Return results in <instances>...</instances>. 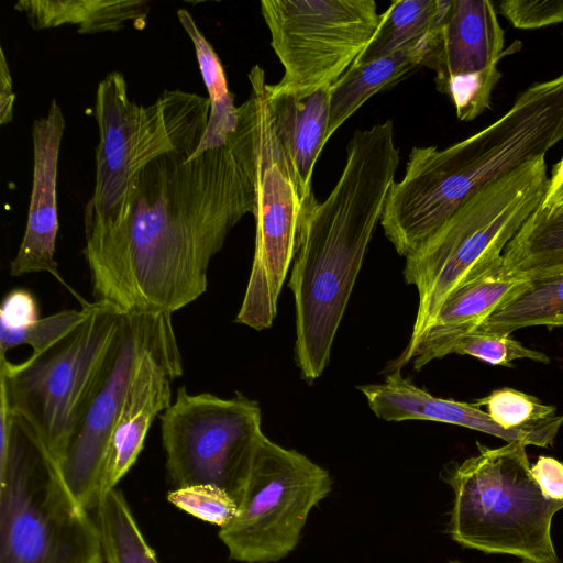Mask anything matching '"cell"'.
<instances>
[{
	"label": "cell",
	"instance_id": "1",
	"mask_svg": "<svg viewBox=\"0 0 563 563\" xmlns=\"http://www.w3.org/2000/svg\"><path fill=\"white\" fill-rule=\"evenodd\" d=\"M191 155L152 161L121 221L85 234L95 301L123 314H172L206 292L209 264L253 213L254 196L229 143Z\"/></svg>",
	"mask_w": 563,
	"mask_h": 563
},
{
	"label": "cell",
	"instance_id": "2",
	"mask_svg": "<svg viewBox=\"0 0 563 563\" xmlns=\"http://www.w3.org/2000/svg\"><path fill=\"white\" fill-rule=\"evenodd\" d=\"M400 161L393 120L356 130L327 198L303 214L289 279L295 298V358L313 382L331 349L363 260L380 222Z\"/></svg>",
	"mask_w": 563,
	"mask_h": 563
},
{
	"label": "cell",
	"instance_id": "3",
	"mask_svg": "<svg viewBox=\"0 0 563 563\" xmlns=\"http://www.w3.org/2000/svg\"><path fill=\"white\" fill-rule=\"evenodd\" d=\"M563 141V74L531 85L499 119L445 148L412 147L380 224L397 253L424 243L466 200Z\"/></svg>",
	"mask_w": 563,
	"mask_h": 563
},
{
	"label": "cell",
	"instance_id": "4",
	"mask_svg": "<svg viewBox=\"0 0 563 563\" xmlns=\"http://www.w3.org/2000/svg\"><path fill=\"white\" fill-rule=\"evenodd\" d=\"M549 185L545 157L527 163L466 200L406 256L404 277L419 302L409 342L389 366L400 372L448 296L463 282L503 262V252L541 203Z\"/></svg>",
	"mask_w": 563,
	"mask_h": 563
},
{
	"label": "cell",
	"instance_id": "5",
	"mask_svg": "<svg viewBox=\"0 0 563 563\" xmlns=\"http://www.w3.org/2000/svg\"><path fill=\"white\" fill-rule=\"evenodd\" d=\"M0 563H104L96 520L32 427L2 404Z\"/></svg>",
	"mask_w": 563,
	"mask_h": 563
},
{
	"label": "cell",
	"instance_id": "6",
	"mask_svg": "<svg viewBox=\"0 0 563 563\" xmlns=\"http://www.w3.org/2000/svg\"><path fill=\"white\" fill-rule=\"evenodd\" d=\"M249 98L238 107V124L227 140L249 176L254 196L255 247L246 290L235 322L261 331L271 328L294 261L307 207L276 134L265 73L254 65Z\"/></svg>",
	"mask_w": 563,
	"mask_h": 563
},
{
	"label": "cell",
	"instance_id": "7",
	"mask_svg": "<svg viewBox=\"0 0 563 563\" xmlns=\"http://www.w3.org/2000/svg\"><path fill=\"white\" fill-rule=\"evenodd\" d=\"M208 97L164 90L148 106L129 97L124 75L110 71L96 92L99 142L92 195L85 207V234L123 218L141 172L169 153H195L208 125Z\"/></svg>",
	"mask_w": 563,
	"mask_h": 563
},
{
	"label": "cell",
	"instance_id": "8",
	"mask_svg": "<svg viewBox=\"0 0 563 563\" xmlns=\"http://www.w3.org/2000/svg\"><path fill=\"white\" fill-rule=\"evenodd\" d=\"M478 453L446 474L453 492L448 525L460 545L540 563H561L552 539V520L563 509L532 471L527 445L498 448L477 443Z\"/></svg>",
	"mask_w": 563,
	"mask_h": 563
},
{
	"label": "cell",
	"instance_id": "9",
	"mask_svg": "<svg viewBox=\"0 0 563 563\" xmlns=\"http://www.w3.org/2000/svg\"><path fill=\"white\" fill-rule=\"evenodd\" d=\"M123 313L95 301L87 318L41 353L13 364L0 355V404L35 431L57 463L63 461Z\"/></svg>",
	"mask_w": 563,
	"mask_h": 563
},
{
	"label": "cell",
	"instance_id": "10",
	"mask_svg": "<svg viewBox=\"0 0 563 563\" xmlns=\"http://www.w3.org/2000/svg\"><path fill=\"white\" fill-rule=\"evenodd\" d=\"M331 489L325 468L264 434L238 497V515L219 530L229 556L242 563L285 559L298 545L310 512Z\"/></svg>",
	"mask_w": 563,
	"mask_h": 563
},
{
	"label": "cell",
	"instance_id": "11",
	"mask_svg": "<svg viewBox=\"0 0 563 563\" xmlns=\"http://www.w3.org/2000/svg\"><path fill=\"white\" fill-rule=\"evenodd\" d=\"M271 45L284 67L271 98H305L331 87L365 49L380 22L374 0H263Z\"/></svg>",
	"mask_w": 563,
	"mask_h": 563
},
{
	"label": "cell",
	"instance_id": "12",
	"mask_svg": "<svg viewBox=\"0 0 563 563\" xmlns=\"http://www.w3.org/2000/svg\"><path fill=\"white\" fill-rule=\"evenodd\" d=\"M260 405L236 393L191 395L185 386L161 417L166 471L174 488L213 484L238 497L262 431Z\"/></svg>",
	"mask_w": 563,
	"mask_h": 563
},
{
	"label": "cell",
	"instance_id": "13",
	"mask_svg": "<svg viewBox=\"0 0 563 563\" xmlns=\"http://www.w3.org/2000/svg\"><path fill=\"white\" fill-rule=\"evenodd\" d=\"M174 336L172 314L122 316L115 340L58 465L73 496L88 511L96 509L101 498L111 432L135 372L150 351Z\"/></svg>",
	"mask_w": 563,
	"mask_h": 563
},
{
	"label": "cell",
	"instance_id": "14",
	"mask_svg": "<svg viewBox=\"0 0 563 563\" xmlns=\"http://www.w3.org/2000/svg\"><path fill=\"white\" fill-rule=\"evenodd\" d=\"M65 118L55 99L47 113L32 124L33 173L24 234L10 263V274L21 276L46 272L64 284L82 303L85 301L64 282L55 261L58 232L57 169Z\"/></svg>",
	"mask_w": 563,
	"mask_h": 563
},
{
	"label": "cell",
	"instance_id": "15",
	"mask_svg": "<svg viewBox=\"0 0 563 563\" xmlns=\"http://www.w3.org/2000/svg\"><path fill=\"white\" fill-rule=\"evenodd\" d=\"M181 374L183 362L176 336L143 357L111 432L102 495L117 488L134 465L152 422L172 404V382Z\"/></svg>",
	"mask_w": 563,
	"mask_h": 563
},
{
	"label": "cell",
	"instance_id": "16",
	"mask_svg": "<svg viewBox=\"0 0 563 563\" xmlns=\"http://www.w3.org/2000/svg\"><path fill=\"white\" fill-rule=\"evenodd\" d=\"M503 53L504 30L493 2L448 0L420 66L435 73V87L441 91L450 81L498 68Z\"/></svg>",
	"mask_w": 563,
	"mask_h": 563
},
{
	"label": "cell",
	"instance_id": "17",
	"mask_svg": "<svg viewBox=\"0 0 563 563\" xmlns=\"http://www.w3.org/2000/svg\"><path fill=\"white\" fill-rule=\"evenodd\" d=\"M528 279L496 266L463 282L444 300L433 322L421 336L411 361L420 371L433 360L453 354L456 345L507 300L518 295Z\"/></svg>",
	"mask_w": 563,
	"mask_h": 563
},
{
	"label": "cell",
	"instance_id": "18",
	"mask_svg": "<svg viewBox=\"0 0 563 563\" xmlns=\"http://www.w3.org/2000/svg\"><path fill=\"white\" fill-rule=\"evenodd\" d=\"M357 388L371 410L385 421H435L484 432L506 443H522L519 435L501 428L475 402L435 397L404 378L400 372L389 373L384 383Z\"/></svg>",
	"mask_w": 563,
	"mask_h": 563
},
{
	"label": "cell",
	"instance_id": "19",
	"mask_svg": "<svg viewBox=\"0 0 563 563\" xmlns=\"http://www.w3.org/2000/svg\"><path fill=\"white\" fill-rule=\"evenodd\" d=\"M330 88L301 99L287 96L271 98L268 95L276 134L306 201L314 197L313 169L327 143Z\"/></svg>",
	"mask_w": 563,
	"mask_h": 563
},
{
	"label": "cell",
	"instance_id": "20",
	"mask_svg": "<svg viewBox=\"0 0 563 563\" xmlns=\"http://www.w3.org/2000/svg\"><path fill=\"white\" fill-rule=\"evenodd\" d=\"M14 9L33 30L69 24L81 35L117 32L130 21L143 27L151 10L147 0H21Z\"/></svg>",
	"mask_w": 563,
	"mask_h": 563
},
{
	"label": "cell",
	"instance_id": "21",
	"mask_svg": "<svg viewBox=\"0 0 563 563\" xmlns=\"http://www.w3.org/2000/svg\"><path fill=\"white\" fill-rule=\"evenodd\" d=\"M422 57L420 51H401L352 65L330 88L327 142L372 96L420 67Z\"/></svg>",
	"mask_w": 563,
	"mask_h": 563
},
{
	"label": "cell",
	"instance_id": "22",
	"mask_svg": "<svg viewBox=\"0 0 563 563\" xmlns=\"http://www.w3.org/2000/svg\"><path fill=\"white\" fill-rule=\"evenodd\" d=\"M504 266L525 279L563 268V206L541 203L527 218L503 252Z\"/></svg>",
	"mask_w": 563,
	"mask_h": 563
},
{
	"label": "cell",
	"instance_id": "23",
	"mask_svg": "<svg viewBox=\"0 0 563 563\" xmlns=\"http://www.w3.org/2000/svg\"><path fill=\"white\" fill-rule=\"evenodd\" d=\"M448 0H397L380 13V22L365 49L352 65H360L401 51L424 53Z\"/></svg>",
	"mask_w": 563,
	"mask_h": 563
},
{
	"label": "cell",
	"instance_id": "24",
	"mask_svg": "<svg viewBox=\"0 0 563 563\" xmlns=\"http://www.w3.org/2000/svg\"><path fill=\"white\" fill-rule=\"evenodd\" d=\"M179 23L188 34L198 62L200 74L208 91L210 112L206 133L191 156L224 146L238 124V107L229 90L228 80L221 60L197 26L192 15L186 9L176 12Z\"/></svg>",
	"mask_w": 563,
	"mask_h": 563
},
{
	"label": "cell",
	"instance_id": "25",
	"mask_svg": "<svg viewBox=\"0 0 563 563\" xmlns=\"http://www.w3.org/2000/svg\"><path fill=\"white\" fill-rule=\"evenodd\" d=\"M563 327V268L529 279L526 287L501 305L478 330L510 335L529 327Z\"/></svg>",
	"mask_w": 563,
	"mask_h": 563
},
{
	"label": "cell",
	"instance_id": "26",
	"mask_svg": "<svg viewBox=\"0 0 563 563\" xmlns=\"http://www.w3.org/2000/svg\"><path fill=\"white\" fill-rule=\"evenodd\" d=\"M474 402L485 407L497 424L519 435L527 446H552L563 426V415L556 413L554 406L514 388L493 390Z\"/></svg>",
	"mask_w": 563,
	"mask_h": 563
},
{
	"label": "cell",
	"instance_id": "27",
	"mask_svg": "<svg viewBox=\"0 0 563 563\" xmlns=\"http://www.w3.org/2000/svg\"><path fill=\"white\" fill-rule=\"evenodd\" d=\"M95 510L104 563H159L118 488L102 495Z\"/></svg>",
	"mask_w": 563,
	"mask_h": 563
},
{
	"label": "cell",
	"instance_id": "28",
	"mask_svg": "<svg viewBox=\"0 0 563 563\" xmlns=\"http://www.w3.org/2000/svg\"><path fill=\"white\" fill-rule=\"evenodd\" d=\"M167 500L176 508L219 528L228 526L238 515L235 498L213 484H197L173 488Z\"/></svg>",
	"mask_w": 563,
	"mask_h": 563
},
{
	"label": "cell",
	"instance_id": "29",
	"mask_svg": "<svg viewBox=\"0 0 563 563\" xmlns=\"http://www.w3.org/2000/svg\"><path fill=\"white\" fill-rule=\"evenodd\" d=\"M89 302H84L80 310H64L38 319L33 324L18 330L0 328V355L22 344L33 347V353H41L58 342L88 316Z\"/></svg>",
	"mask_w": 563,
	"mask_h": 563
},
{
	"label": "cell",
	"instance_id": "30",
	"mask_svg": "<svg viewBox=\"0 0 563 563\" xmlns=\"http://www.w3.org/2000/svg\"><path fill=\"white\" fill-rule=\"evenodd\" d=\"M454 353L473 356L494 366H510L516 360L550 363L545 353L529 349L510 335L481 330L463 338L456 345Z\"/></svg>",
	"mask_w": 563,
	"mask_h": 563
},
{
	"label": "cell",
	"instance_id": "31",
	"mask_svg": "<svg viewBox=\"0 0 563 563\" xmlns=\"http://www.w3.org/2000/svg\"><path fill=\"white\" fill-rule=\"evenodd\" d=\"M503 15L517 29H539L563 23V0H505Z\"/></svg>",
	"mask_w": 563,
	"mask_h": 563
},
{
	"label": "cell",
	"instance_id": "32",
	"mask_svg": "<svg viewBox=\"0 0 563 563\" xmlns=\"http://www.w3.org/2000/svg\"><path fill=\"white\" fill-rule=\"evenodd\" d=\"M40 318L35 296L26 289H13L2 300L0 328L18 330L26 328Z\"/></svg>",
	"mask_w": 563,
	"mask_h": 563
},
{
	"label": "cell",
	"instance_id": "33",
	"mask_svg": "<svg viewBox=\"0 0 563 563\" xmlns=\"http://www.w3.org/2000/svg\"><path fill=\"white\" fill-rule=\"evenodd\" d=\"M15 95L12 76L2 47H0V124H9L13 120Z\"/></svg>",
	"mask_w": 563,
	"mask_h": 563
},
{
	"label": "cell",
	"instance_id": "34",
	"mask_svg": "<svg viewBox=\"0 0 563 563\" xmlns=\"http://www.w3.org/2000/svg\"><path fill=\"white\" fill-rule=\"evenodd\" d=\"M541 205L544 207L563 206V156L553 168Z\"/></svg>",
	"mask_w": 563,
	"mask_h": 563
},
{
	"label": "cell",
	"instance_id": "35",
	"mask_svg": "<svg viewBox=\"0 0 563 563\" xmlns=\"http://www.w3.org/2000/svg\"><path fill=\"white\" fill-rule=\"evenodd\" d=\"M448 563H462V562H460V561H450ZM519 563H540V562L530 561V560H521Z\"/></svg>",
	"mask_w": 563,
	"mask_h": 563
}]
</instances>
